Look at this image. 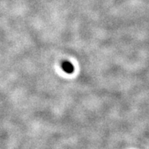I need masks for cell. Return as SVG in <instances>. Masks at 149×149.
<instances>
[{"mask_svg":"<svg viewBox=\"0 0 149 149\" xmlns=\"http://www.w3.org/2000/svg\"><path fill=\"white\" fill-rule=\"evenodd\" d=\"M62 69L64 71L68 73V74H71L74 72V66L71 63H70L69 61H64L62 63Z\"/></svg>","mask_w":149,"mask_h":149,"instance_id":"obj_1","label":"cell"}]
</instances>
